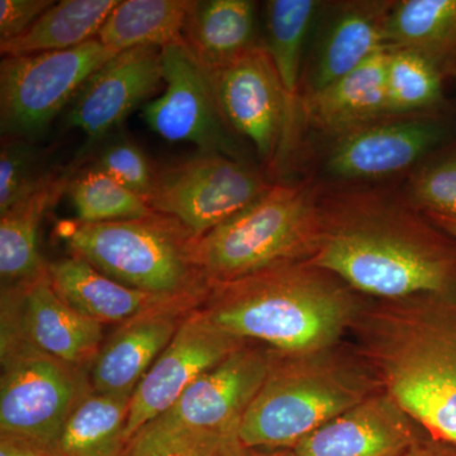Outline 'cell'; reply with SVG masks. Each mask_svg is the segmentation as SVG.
I'll list each match as a JSON object with an SVG mask.
<instances>
[{"label":"cell","instance_id":"3","mask_svg":"<svg viewBox=\"0 0 456 456\" xmlns=\"http://www.w3.org/2000/svg\"><path fill=\"white\" fill-rule=\"evenodd\" d=\"M327 351L287 355L274 350L269 373L240 424L242 446L292 449L377 393V378Z\"/></svg>","mask_w":456,"mask_h":456},{"label":"cell","instance_id":"17","mask_svg":"<svg viewBox=\"0 0 456 456\" xmlns=\"http://www.w3.org/2000/svg\"><path fill=\"white\" fill-rule=\"evenodd\" d=\"M27 340L53 358L90 367L103 345V325L71 308L53 289L50 275L23 287H2Z\"/></svg>","mask_w":456,"mask_h":456},{"label":"cell","instance_id":"10","mask_svg":"<svg viewBox=\"0 0 456 456\" xmlns=\"http://www.w3.org/2000/svg\"><path fill=\"white\" fill-rule=\"evenodd\" d=\"M165 90L142 107V118L170 142L193 143L200 152L239 159L235 132L222 112L211 73L184 41L161 49Z\"/></svg>","mask_w":456,"mask_h":456},{"label":"cell","instance_id":"26","mask_svg":"<svg viewBox=\"0 0 456 456\" xmlns=\"http://www.w3.org/2000/svg\"><path fill=\"white\" fill-rule=\"evenodd\" d=\"M194 0H125L110 12L97 38L122 53L136 47L164 49L183 40Z\"/></svg>","mask_w":456,"mask_h":456},{"label":"cell","instance_id":"8","mask_svg":"<svg viewBox=\"0 0 456 456\" xmlns=\"http://www.w3.org/2000/svg\"><path fill=\"white\" fill-rule=\"evenodd\" d=\"M118 53L94 38L70 50L3 57L2 136L33 141L44 134L86 80Z\"/></svg>","mask_w":456,"mask_h":456},{"label":"cell","instance_id":"12","mask_svg":"<svg viewBox=\"0 0 456 456\" xmlns=\"http://www.w3.org/2000/svg\"><path fill=\"white\" fill-rule=\"evenodd\" d=\"M245 342L218 329L200 307L191 311L132 395L126 428L127 441L167 412L198 378Z\"/></svg>","mask_w":456,"mask_h":456},{"label":"cell","instance_id":"32","mask_svg":"<svg viewBox=\"0 0 456 456\" xmlns=\"http://www.w3.org/2000/svg\"><path fill=\"white\" fill-rule=\"evenodd\" d=\"M237 432L182 431L147 435L137 432L125 456H236L241 448Z\"/></svg>","mask_w":456,"mask_h":456},{"label":"cell","instance_id":"34","mask_svg":"<svg viewBox=\"0 0 456 456\" xmlns=\"http://www.w3.org/2000/svg\"><path fill=\"white\" fill-rule=\"evenodd\" d=\"M412 193L415 202L430 215L456 220V155L421 173Z\"/></svg>","mask_w":456,"mask_h":456},{"label":"cell","instance_id":"15","mask_svg":"<svg viewBox=\"0 0 456 456\" xmlns=\"http://www.w3.org/2000/svg\"><path fill=\"white\" fill-rule=\"evenodd\" d=\"M206 296L182 297L121 323L103 342L89 367L92 391L134 395L185 318L202 305Z\"/></svg>","mask_w":456,"mask_h":456},{"label":"cell","instance_id":"1","mask_svg":"<svg viewBox=\"0 0 456 456\" xmlns=\"http://www.w3.org/2000/svg\"><path fill=\"white\" fill-rule=\"evenodd\" d=\"M355 322L383 391L428 435L456 445V281L384 303Z\"/></svg>","mask_w":456,"mask_h":456},{"label":"cell","instance_id":"5","mask_svg":"<svg viewBox=\"0 0 456 456\" xmlns=\"http://www.w3.org/2000/svg\"><path fill=\"white\" fill-rule=\"evenodd\" d=\"M70 256L80 257L119 283L159 296L207 294L209 283L194 263L197 237L182 222L152 213L139 220L65 224Z\"/></svg>","mask_w":456,"mask_h":456},{"label":"cell","instance_id":"28","mask_svg":"<svg viewBox=\"0 0 456 456\" xmlns=\"http://www.w3.org/2000/svg\"><path fill=\"white\" fill-rule=\"evenodd\" d=\"M317 4L314 0H272L265 5L263 47L281 79L289 117L299 95L303 50Z\"/></svg>","mask_w":456,"mask_h":456},{"label":"cell","instance_id":"9","mask_svg":"<svg viewBox=\"0 0 456 456\" xmlns=\"http://www.w3.org/2000/svg\"><path fill=\"white\" fill-rule=\"evenodd\" d=\"M242 160L198 151L179 163L158 169L150 208L170 216L197 239L259 200L272 188Z\"/></svg>","mask_w":456,"mask_h":456},{"label":"cell","instance_id":"14","mask_svg":"<svg viewBox=\"0 0 456 456\" xmlns=\"http://www.w3.org/2000/svg\"><path fill=\"white\" fill-rule=\"evenodd\" d=\"M161 49L136 47L112 57L77 93L66 122L98 141L163 86Z\"/></svg>","mask_w":456,"mask_h":456},{"label":"cell","instance_id":"27","mask_svg":"<svg viewBox=\"0 0 456 456\" xmlns=\"http://www.w3.org/2000/svg\"><path fill=\"white\" fill-rule=\"evenodd\" d=\"M131 397L90 391L69 416L57 452L62 456H125Z\"/></svg>","mask_w":456,"mask_h":456},{"label":"cell","instance_id":"37","mask_svg":"<svg viewBox=\"0 0 456 456\" xmlns=\"http://www.w3.org/2000/svg\"><path fill=\"white\" fill-rule=\"evenodd\" d=\"M401 456H456V445L428 435L421 437Z\"/></svg>","mask_w":456,"mask_h":456},{"label":"cell","instance_id":"35","mask_svg":"<svg viewBox=\"0 0 456 456\" xmlns=\"http://www.w3.org/2000/svg\"><path fill=\"white\" fill-rule=\"evenodd\" d=\"M55 3L53 0H2L0 42L22 35Z\"/></svg>","mask_w":456,"mask_h":456},{"label":"cell","instance_id":"30","mask_svg":"<svg viewBox=\"0 0 456 456\" xmlns=\"http://www.w3.org/2000/svg\"><path fill=\"white\" fill-rule=\"evenodd\" d=\"M443 73L428 57L408 50H388L386 86L389 113L436 106L443 99Z\"/></svg>","mask_w":456,"mask_h":456},{"label":"cell","instance_id":"38","mask_svg":"<svg viewBox=\"0 0 456 456\" xmlns=\"http://www.w3.org/2000/svg\"><path fill=\"white\" fill-rule=\"evenodd\" d=\"M236 456H296L290 449H257L241 446Z\"/></svg>","mask_w":456,"mask_h":456},{"label":"cell","instance_id":"4","mask_svg":"<svg viewBox=\"0 0 456 456\" xmlns=\"http://www.w3.org/2000/svg\"><path fill=\"white\" fill-rule=\"evenodd\" d=\"M322 233L308 263L359 292L389 302L440 293L456 281V253L432 237L378 222H346Z\"/></svg>","mask_w":456,"mask_h":456},{"label":"cell","instance_id":"29","mask_svg":"<svg viewBox=\"0 0 456 456\" xmlns=\"http://www.w3.org/2000/svg\"><path fill=\"white\" fill-rule=\"evenodd\" d=\"M66 193L82 224L139 220L155 213L143 198L89 167L74 174Z\"/></svg>","mask_w":456,"mask_h":456},{"label":"cell","instance_id":"22","mask_svg":"<svg viewBox=\"0 0 456 456\" xmlns=\"http://www.w3.org/2000/svg\"><path fill=\"white\" fill-rule=\"evenodd\" d=\"M256 5L250 0H194L183 41L209 73L260 46Z\"/></svg>","mask_w":456,"mask_h":456},{"label":"cell","instance_id":"6","mask_svg":"<svg viewBox=\"0 0 456 456\" xmlns=\"http://www.w3.org/2000/svg\"><path fill=\"white\" fill-rule=\"evenodd\" d=\"M322 226L310 189L273 185L259 200L197 239L194 263L211 284L288 261L308 260Z\"/></svg>","mask_w":456,"mask_h":456},{"label":"cell","instance_id":"36","mask_svg":"<svg viewBox=\"0 0 456 456\" xmlns=\"http://www.w3.org/2000/svg\"><path fill=\"white\" fill-rule=\"evenodd\" d=\"M0 456H62L55 449L47 448L41 444L0 434Z\"/></svg>","mask_w":456,"mask_h":456},{"label":"cell","instance_id":"11","mask_svg":"<svg viewBox=\"0 0 456 456\" xmlns=\"http://www.w3.org/2000/svg\"><path fill=\"white\" fill-rule=\"evenodd\" d=\"M274 350L245 342L224 362L207 371L163 415L143 426L147 435L182 431L237 432L246 410L260 391Z\"/></svg>","mask_w":456,"mask_h":456},{"label":"cell","instance_id":"2","mask_svg":"<svg viewBox=\"0 0 456 456\" xmlns=\"http://www.w3.org/2000/svg\"><path fill=\"white\" fill-rule=\"evenodd\" d=\"M308 260L209 284L200 311L222 331L287 355L331 349L358 318L353 296Z\"/></svg>","mask_w":456,"mask_h":456},{"label":"cell","instance_id":"20","mask_svg":"<svg viewBox=\"0 0 456 456\" xmlns=\"http://www.w3.org/2000/svg\"><path fill=\"white\" fill-rule=\"evenodd\" d=\"M391 5L360 3L338 13L327 29L307 79V97L387 50L386 23Z\"/></svg>","mask_w":456,"mask_h":456},{"label":"cell","instance_id":"39","mask_svg":"<svg viewBox=\"0 0 456 456\" xmlns=\"http://www.w3.org/2000/svg\"><path fill=\"white\" fill-rule=\"evenodd\" d=\"M431 218L439 224V227L443 228L448 235L456 239V220L452 218L440 217V216L430 215Z\"/></svg>","mask_w":456,"mask_h":456},{"label":"cell","instance_id":"33","mask_svg":"<svg viewBox=\"0 0 456 456\" xmlns=\"http://www.w3.org/2000/svg\"><path fill=\"white\" fill-rule=\"evenodd\" d=\"M86 167L107 174L146 202L154 191L158 169L145 152L127 137H113L99 147Z\"/></svg>","mask_w":456,"mask_h":456},{"label":"cell","instance_id":"13","mask_svg":"<svg viewBox=\"0 0 456 456\" xmlns=\"http://www.w3.org/2000/svg\"><path fill=\"white\" fill-rule=\"evenodd\" d=\"M211 77L228 125L272 163L287 140L290 117L281 79L263 45Z\"/></svg>","mask_w":456,"mask_h":456},{"label":"cell","instance_id":"7","mask_svg":"<svg viewBox=\"0 0 456 456\" xmlns=\"http://www.w3.org/2000/svg\"><path fill=\"white\" fill-rule=\"evenodd\" d=\"M0 356V434L57 450L69 416L92 391L86 368L53 358L27 340L5 299Z\"/></svg>","mask_w":456,"mask_h":456},{"label":"cell","instance_id":"24","mask_svg":"<svg viewBox=\"0 0 456 456\" xmlns=\"http://www.w3.org/2000/svg\"><path fill=\"white\" fill-rule=\"evenodd\" d=\"M387 50L428 57L441 73L456 75V0H403L386 23Z\"/></svg>","mask_w":456,"mask_h":456},{"label":"cell","instance_id":"23","mask_svg":"<svg viewBox=\"0 0 456 456\" xmlns=\"http://www.w3.org/2000/svg\"><path fill=\"white\" fill-rule=\"evenodd\" d=\"M75 167L64 169L33 196L0 215L2 287H23L49 273L38 248L42 218L68 191Z\"/></svg>","mask_w":456,"mask_h":456},{"label":"cell","instance_id":"18","mask_svg":"<svg viewBox=\"0 0 456 456\" xmlns=\"http://www.w3.org/2000/svg\"><path fill=\"white\" fill-rule=\"evenodd\" d=\"M445 131L434 122L364 126L342 134L327 169L342 179H370L407 169L437 145Z\"/></svg>","mask_w":456,"mask_h":456},{"label":"cell","instance_id":"31","mask_svg":"<svg viewBox=\"0 0 456 456\" xmlns=\"http://www.w3.org/2000/svg\"><path fill=\"white\" fill-rule=\"evenodd\" d=\"M46 156L20 137H3L0 149V215L33 196L55 178Z\"/></svg>","mask_w":456,"mask_h":456},{"label":"cell","instance_id":"16","mask_svg":"<svg viewBox=\"0 0 456 456\" xmlns=\"http://www.w3.org/2000/svg\"><path fill=\"white\" fill-rule=\"evenodd\" d=\"M392 395L377 392L290 449L296 456H401L421 439Z\"/></svg>","mask_w":456,"mask_h":456},{"label":"cell","instance_id":"25","mask_svg":"<svg viewBox=\"0 0 456 456\" xmlns=\"http://www.w3.org/2000/svg\"><path fill=\"white\" fill-rule=\"evenodd\" d=\"M119 0H62L47 9L26 32L0 42L4 56L74 49L97 38Z\"/></svg>","mask_w":456,"mask_h":456},{"label":"cell","instance_id":"19","mask_svg":"<svg viewBox=\"0 0 456 456\" xmlns=\"http://www.w3.org/2000/svg\"><path fill=\"white\" fill-rule=\"evenodd\" d=\"M51 284L62 301L83 316L102 323H121L143 312L182 298L134 289L107 277L80 257L49 263ZM206 296V294H191Z\"/></svg>","mask_w":456,"mask_h":456},{"label":"cell","instance_id":"21","mask_svg":"<svg viewBox=\"0 0 456 456\" xmlns=\"http://www.w3.org/2000/svg\"><path fill=\"white\" fill-rule=\"evenodd\" d=\"M388 50L377 53L329 86L305 97L312 125L329 134H345L382 114H388L386 71Z\"/></svg>","mask_w":456,"mask_h":456}]
</instances>
